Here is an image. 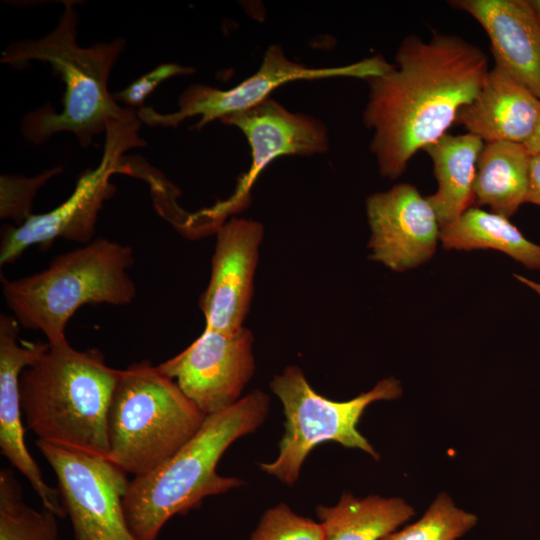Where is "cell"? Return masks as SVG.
<instances>
[{"mask_svg": "<svg viewBox=\"0 0 540 540\" xmlns=\"http://www.w3.org/2000/svg\"><path fill=\"white\" fill-rule=\"evenodd\" d=\"M484 141L472 133L444 134L423 150L433 162L437 190L427 196L440 228L456 220L474 202L476 165Z\"/></svg>", "mask_w": 540, "mask_h": 540, "instance_id": "ac0fdd59", "label": "cell"}, {"mask_svg": "<svg viewBox=\"0 0 540 540\" xmlns=\"http://www.w3.org/2000/svg\"><path fill=\"white\" fill-rule=\"evenodd\" d=\"M13 470L0 471V540H58V517L28 505Z\"/></svg>", "mask_w": 540, "mask_h": 540, "instance_id": "7402d4cb", "label": "cell"}, {"mask_svg": "<svg viewBox=\"0 0 540 540\" xmlns=\"http://www.w3.org/2000/svg\"><path fill=\"white\" fill-rule=\"evenodd\" d=\"M393 66L377 54L345 66L313 68L289 59L280 44H273L266 50L259 69L236 86L221 90L193 84L180 95L178 110L162 114L143 106L137 110V116L142 123L161 127H177L185 119L199 116L193 127L199 131L214 120L260 104L287 82L332 77L367 80L388 72Z\"/></svg>", "mask_w": 540, "mask_h": 540, "instance_id": "30bf717a", "label": "cell"}, {"mask_svg": "<svg viewBox=\"0 0 540 540\" xmlns=\"http://www.w3.org/2000/svg\"><path fill=\"white\" fill-rule=\"evenodd\" d=\"M64 10L56 27L38 39L9 44L0 62L16 69L37 60L49 64L52 76L65 85L62 110L49 103L28 112L21 122V134L33 144H43L53 135L72 133L83 148L105 133L110 121L123 117L121 107L108 89L110 73L126 46L124 38L98 42L89 47L77 43L78 13L74 1H63Z\"/></svg>", "mask_w": 540, "mask_h": 540, "instance_id": "7a4b0ae2", "label": "cell"}, {"mask_svg": "<svg viewBox=\"0 0 540 540\" xmlns=\"http://www.w3.org/2000/svg\"><path fill=\"white\" fill-rule=\"evenodd\" d=\"M540 206V153L531 155L527 200Z\"/></svg>", "mask_w": 540, "mask_h": 540, "instance_id": "4316f807", "label": "cell"}, {"mask_svg": "<svg viewBox=\"0 0 540 540\" xmlns=\"http://www.w3.org/2000/svg\"><path fill=\"white\" fill-rule=\"evenodd\" d=\"M487 33L495 64L540 99V17L530 0H456Z\"/></svg>", "mask_w": 540, "mask_h": 540, "instance_id": "2e32d148", "label": "cell"}, {"mask_svg": "<svg viewBox=\"0 0 540 540\" xmlns=\"http://www.w3.org/2000/svg\"><path fill=\"white\" fill-rule=\"evenodd\" d=\"M20 325L13 315H0V452L30 483L43 508L58 518L66 516L58 489L50 487L24 441L19 379L49 347L19 337Z\"/></svg>", "mask_w": 540, "mask_h": 540, "instance_id": "9a60e30c", "label": "cell"}, {"mask_svg": "<svg viewBox=\"0 0 540 540\" xmlns=\"http://www.w3.org/2000/svg\"><path fill=\"white\" fill-rule=\"evenodd\" d=\"M316 514L325 540H381L413 517L415 511L399 497L356 498L344 492L336 505H319Z\"/></svg>", "mask_w": 540, "mask_h": 540, "instance_id": "ffe728a7", "label": "cell"}, {"mask_svg": "<svg viewBox=\"0 0 540 540\" xmlns=\"http://www.w3.org/2000/svg\"><path fill=\"white\" fill-rule=\"evenodd\" d=\"M269 409L265 392L248 393L234 405L207 415L196 434L158 468L134 477L123 499L134 540H157L173 516L196 508L208 496L243 485L238 478L219 475L217 464L233 442L265 421Z\"/></svg>", "mask_w": 540, "mask_h": 540, "instance_id": "3957f363", "label": "cell"}, {"mask_svg": "<svg viewBox=\"0 0 540 540\" xmlns=\"http://www.w3.org/2000/svg\"><path fill=\"white\" fill-rule=\"evenodd\" d=\"M193 67L183 66L177 63H163L140 76L123 90L112 93L115 101L123 102L127 107H143L145 99L165 80L194 73Z\"/></svg>", "mask_w": 540, "mask_h": 540, "instance_id": "484cf974", "label": "cell"}, {"mask_svg": "<svg viewBox=\"0 0 540 540\" xmlns=\"http://www.w3.org/2000/svg\"><path fill=\"white\" fill-rule=\"evenodd\" d=\"M250 540H325L320 522L296 514L280 503L261 517Z\"/></svg>", "mask_w": 540, "mask_h": 540, "instance_id": "d4e9b609", "label": "cell"}, {"mask_svg": "<svg viewBox=\"0 0 540 540\" xmlns=\"http://www.w3.org/2000/svg\"><path fill=\"white\" fill-rule=\"evenodd\" d=\"M269 387L283 405L284 434L277 458L259 466L290 486L298 480L306 457L322 442L360 449L378 460L379 454L358 431L357 424L371 403L397 399L403 392L399 380L387 377L351 400L333 401L317 393L296 365L275 375Z\"/></svg>", "mask_w": 540, "mask_h": 540, "instance_id": "52a82bcc", "label": "cell"}, {"mask_svg": "<svg viewBox=\"0 0 540 540\" xmlns=\"http://www.w3.org/2000/svg\"><path fill=\"white\" fill-rule=\"evenodd\" d=\"M540 122V99L494 65L473 101L462 107L455 123L484 142L525 145Z\"/></svg>", "mask_w": 540, "mask_h": 540, "instance_id": "e0dca14e", "label": "cell"}, {"mask_svg": "<svg viewBox=\"0 0 540 540\" xmlns=\"http://www.w3.org/2000/svg\"><path fill=\"white\" fill-rule=\"evenodd\" d=\"M215 233L210 279L199 306L206 329L233 332L244 326L250 309L264 227L233 217Z\"/></svg>", "mask_w": 540, "mask_h": 540, "instance_id": "5bb4252c", "label": "cell"}, {"mask_svg": "<svg viewBox=\"0 0 540 540\" xmlns=\"http://www.w3.org/2000/svg\"><path fill=\"white\" fill-rule=\"evenodd\" d=\"M36 445L56 475L74 540H134L123 511L127 473L106 457L40 440Z\"/></svg>", "mask_w": 540, "mask_h": 540, "instance_id": "8fae6325", "label": "cell"}, {"mask_svg": "<svg viewBox=\"0 0 540 540\" xmlns=\"http://www.w3.org/2000/svg\"><path fill=\"white\" fill-rule=\"evenodd\" d=\"M119 372L99 349L49 345L20 375L27 427L40 441L107 457V413Z\"/></svg>", "mask_w": 540, "mask_h": 540, "instance_id": "277c9868", "label": "cell"}, {"mask_svg": "<svg viewBox=\"0 0 540 540\" xmlns=\"http://www.w3.org/2000/svg\"><path fill=\"white\" fill-rule=\"evenodd\" d=\"M369 258L403 272L429 261L440 241L437 215L418 189L399 183L366 199Z\"/></svg>", "mask_w": 540, "mask_h": 540, "instance_id": "4fadbf2b", "label": "cell"}, {"mask_svg": "<svg viewBox=\"0 0 540 540\" xmlns=\"http://www.w3.org/2000/svg\"><path fill=\"white\" fill-rule=\"evenodd\" d=\"M444 249L501 251L530 269L540 270V245L529 241L508 218L470 207L440 229Z\"/></svg>", "mask_w": 540, "mask_h": 540, "instance_id": "44dd1931", "label": "cell"}, {"mask_svg": "<svg viewBox=\"0 0 540 540\" xmlns=\"http://www.w3.org/2000/svg\"><path fill=\"white\" fill-rule=\"evenodd\" d=\"M206 415L148 360L119 372L107 413V459L134 477L171 458Z\"/></svg>", "mask_w": 540, "mask_h": 540, "instance_id": "8992f818", "label": "cell"}, {"mask_svg": "<svg viewBox=\"0 0 540 540\" xmlns=\"http://www.w3.org/2000/svg\"><path fill=\"white\" fill-rule=\"evenodd\" d=\"M530 159L523 144L485 143L476 165L474 202L506 218L513 216L527 200Z\"/></svg>", "mask_w": 540, "mask_h": 540, "instance_id": "d6986e66", "label": "cell"}, {"mask_svg": "<svg viewBox=\"0 0 540 540\" xmlns=\"http://www.w3.org/2000/svg\"><path fill=\"white\" fill-rule=\"evenodd\" d=\"M515 278L517 280H519L520 282H522L523 284H525L526 286H528L529 288H531L532 290H534L536 293H538L540 295V284L535 282V281H532L526 277H523L521 275H518V274H514Z\"/></svg>", "mask_w": 540, "mask_h": 540, "instance_id": "f1b7e54d", "label": "cell"}, {"mask_svg": "<svg viewBox=\"0 0 540 540\" xmlns=\"http://www.w3.org/2000/svg\"><path fill=\"white\" fill-rule=\"evenodd\" d=\"M477 521L475 514L457 507L447 493H440L418 521L381 540H458Z\"/></svg>", "mask_w": 540, "mask_h": 540, "instance_id": "603a6c76", "label": "cell"}, {"mask_svg": "<svg viewBox=\"0 0 540 540\" xmlns=\"http://www.w3.org/2000/svg\"><path fill=\"white\" fill-rule=\"evenodd\" d=\"M62 171V167L56 166L33 177L2 174L0 177V217L12 219L15 226L24 223L33 214V199L38 190Z\"/></svg>", "mask_w": 540, "mask_h": 540, "instance_id": "cb8c5ba5", "label": "cell"}, {"mask_svg": "<svg viewBox=\"0 0 540 540\" xmlns=\"http://www.w3.org/2000/svg\"><path fill=\"white\" fill-rule=\"evenodd\" d=\"M133 249L107 238L57 255L32 275L1 278L7 307L21 327L44 334L49 345L67 342L68 322L82 306H125L136 296L129 273Z\"/></svg>", "mask_w": 540, "mask_h": 540, "instance_id": "5b68a950", "label": "cell"}, {"mask_svg": "<svg viewBox=\"0 0 540 540\" xmlns=\"http://www.w3.org/2000/svg\"><path fill=\"white\" fill-rule=\"evenodd\" d=\"M253 345V333L245 326L233 332L204 328L186 349L157 368L207 416L242 398L255 372Z\"/></svg>", "mask_w": 540, "mask_h": 540, "instance_id": "7c38bea8", "label": "cell"}, {"mask_svg": "<svg viewBox=\"0 0 540 540\" xmlns=\"http://www.w3.org/2000/svg\"><path fill=\"white\" fill-rule=\"evenodd\" d=\"M530 155L540 153V122L537 126V129L531 139L525 144Z\"/></svg>", "mask_w": 540, "mask_h": 540, "instance_id": "83f0119b", "label": "cell"}, {"mask_svg": "<svg viewBox=\"0 0 540 540\" xmlns=\"http://www.w3.org/2000/svg\"><path fill=\"white\" fill-rule=\"evenodd\" d=\"M141 123L134 108H129L123 117L110 121L101 161L78 177L73 192L63 203L51 211L32 214L19 226L2 227L1 266L14 262L32 246L44 249L57 239L81 245L94 240L99 213L105 201L117 190L110 181L112 175L131 173V167L124 164V153L147 145L138 133Z\"/></svg>", "mask_w": 540, "mask_h": 540, "instance_id": "ba28073f", "label": "cell"}, {"mask_svg": "<svg viewBox=\"0 0 540 540\" xmlns=\"http://www.w3.org/2000/svg\"><path fill=\"white\" fill-rule=\"evenodd\" d=\"M530 3L540 17V0H530Z\"/></svg>", "mask_w": 540, "mask_h": 540, "instance_id": "f546056e", "label": "cell"}, {"mask_svg": "<svg viewBox=\"0 0 540 540\" xmlns=\"http://www.w3.org/2000/svg\"><path fill=\"white\" fill-rule=\"evenodd\" d=\"M393 68L368 78L364 125L373 130L370 151L379 173L397 179L420 149L435 142L471 103L489 72L477 45L459 35L410 34L401 41Z\"/></svg>", "mask_w": 540, "mask_h": 540, "instance_id": "6da1fadb", "label": "cell"}, {"mask_svg": "<svg viewBox=\"0 0 540 540\" xmlns=\"http://www.w3.org/2000/svg\"><path fill=\"white\" fill-rule=\"evenodd\" d=\"M220 122L242 131L250 145L251 163L227 199L189 214L186 223L188 235L216 232L230 215L247 208L256 179L276 158L313 156L329 149L328 130L320 119L291 112L271 97L256 106L225 116Z\"/></svg>", "mask_w": 540, "mask_h": 540, "instance_id": "9c48e42d", "label": "cell"}]
</instances>
